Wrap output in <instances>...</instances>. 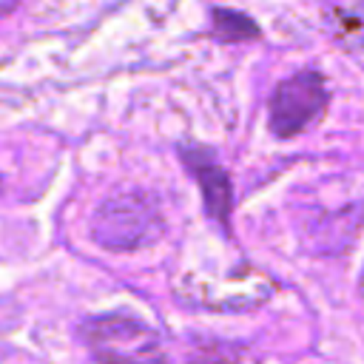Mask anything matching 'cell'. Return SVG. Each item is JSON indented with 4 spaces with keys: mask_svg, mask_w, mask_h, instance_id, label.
Returning <instances> with one entry per match:
<instances>
[{
    "mask_svg": "<svg viewBox=\"0 0 364 364\" xmlns=\"http://www.w3.org/2000/svg\"><path fill=\"white\" fill-rule=\"evenodd\" d=\"M191 364H259V361H253L250 355L233 347H205L191 358Z\"/></svg>",
    "mask_w": 364,
    "mask_h": 364,
    "instance_id": "7",
    "label": "cell"
},
{
    "mask_svg": "<svg viewBox=\"0 0 364 364\" xmlns=\"http://www.w3.org/2000/svg\"><path fill=\"white\" fill-rule=\"evenodd\" d=\"M333 26L338 31L341 40L353 43V48H364V3L355 6V9H347V6H338L336 14H333Z\"/></svg>",
    "mask_w": 364,
    "mask_h": 364,
    "instance_id": "6",
    "label": "cell"
},
{
    "mask_svg": "<svg viewBox=\"0 0 364 364\" xmlns=\"http://www.w3.org/2000/svg\"><path fill=\"white\" fill-rule=\"evenodd\" d=\"M179 156L202 191L208 216L228 228L230 225V208H233V188H230L228 171L216 162V154L205 145H179Z\"/></svg>",
    "mask_w": 364,
    "mask_h": 364,
    "instance_id": "4",
    "label": "cell"
},
{
    "mask_svg": "<svg viewBox=\"0 0 364 364\" xmlns=\"http://www.w3.org/2000/svg\"><path fill=\"white\" fill-rule=\"evenodd\" d=\"M361 293H364V279H361Z\"/></svg>",
    "mask_w": 364,
    "mask_h": 364,
    "instance_id": "9",
    "label": "cell"
},
{
    "mask_svg": "<svg viewBox=\"0 0 364 364\" xmlns=\"http://www.w3.org/2000/svg\"><path fill=\"white\" fill-rule=\"evenodd\" d=\"M82 341L100 364H168L162 338L145 321L108 313L82 321Z\"/></svg>",
    "mask_w": 364,
    "mask_h": 364,
    "instance_id": "2",
    "label": "cell"
},
{
    "mask_svg": "<svg viewBox=\"0 0 364 364\" xmlns=\"http://www.w3.org/2000/svg\"><path fill=\"white\" fill-rule=\"evenodd\" d=\"M330 91L324 74L316 68L296 71L293 77L282 80L270 94V131L279 139H290L307 131L327 108Z\"/></svg>",
    "mask_w": 364,
    "mask_h": 364,
    "instance_id": "3",
    "label": "cell"
},
{
    "mask_svg": "<svg viewBox=\"0 0 364 364\" xmlns=\"http://www.w3.org/2000/svg\"><path fill=\"white\" fill-rule=\"evenodd\" d=\"M17 3H20V0H0V20L9 17V14L17 9Z\"/></svg>",
    "mask_w": 364,
    "mask_h": 364,
    "instance_id": "8",
    "label": "cell"
},
{
    "mask_svg": "<svg viewBox=\"0 0 364 364\" xmlns=\"http://www.w3.org/2000/svg\"><path fill=\"white\" fill-rule=\"evenodd\" d=\"M213 34L225 43H245V40L259 37V26H256V20H250L242 11L216 9L213 11Z\"/></svg>",
    "mask_w": 364,
    "mask_h": 364,
    "instance_id": "5",
    "label": "cell"
},
{
    "mask_svg": "<svg viewBox=\"0 0 364 364\" xmlns=\"http://www.w3.org/2000/svg\"><path fill=\"white\" fill-rule=\"evenodd\" d=\"M159 233H162L159 202L145 191H125L108 196L91 219L94 242L108 250H136L156 242Z\"/></svg>",
    "mask_w": 364,
    "mask_h": 364,
    "instance_id": "1",
    "label": "cell"
}]
</instances>
